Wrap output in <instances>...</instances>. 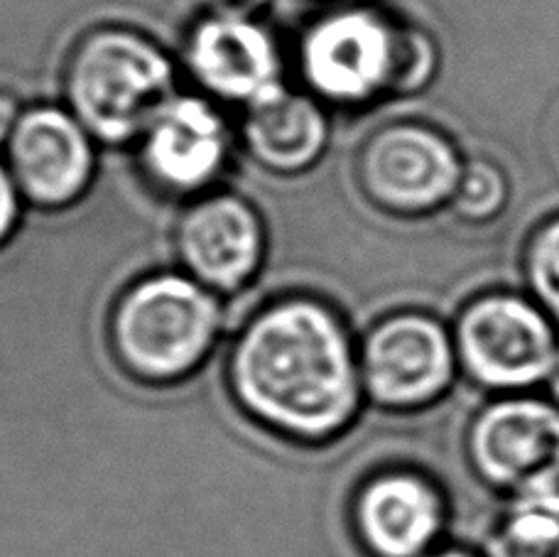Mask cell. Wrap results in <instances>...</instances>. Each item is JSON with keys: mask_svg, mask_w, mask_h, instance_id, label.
<instances>
[{"mask_svg": "<svg viewBox=\"0 0 559 557\" xmlns=\"http://www.w3.org/2000/svg\"><path fill=\"white\" fill-rule=\"evenodd\" d=\"M356 177L373 204L395 214H417L454 194L462 170L444 138L401 123L368 138L358 153Z\"/></svg>", "mask_w": 559, "mask_h": 557, "instance_id": "obj_10", "label": "cell"}, {"mask_svg": "<svg viewBox=\"0 0 559 557\" xmlns=\"http://www.w3.org/2000/svg\"><path fill=\"white\" fill-rule=\"evenodd\" d=\"M224 381L248 420L307 447L352 432L366 398L352 332L312 295L275 297L248 317L228 346Z\"/></svg>", "mask_w": 559, "mask_h": 557, "instance_id": "obj_1", "label": "cell"}, {"mask_svg": "<svg viewBox=\"0 0 559 557\" xmlns=\"http://www.w3.org/2000/svg\"><path fill=\"white\" fill-rule=\"evenodd\" d=\"M23 114L15 104V98L10 96L5 88H0V145H5L10 131H13V126L17 121V116Z\"/></svg>", "mask_w": 559, "mask_h": 557, "instance_id": "obj_20", "label": "cell"}, {"mask_svg": "<svg viewBox=\"0 0 559 557\" xmlns=\"http://www.w3.org/2000/svg\"><path fill=\"white\" fill-rule=\"evenodd\" d=\"M224 327L218 295L182 271L138 277L116 297L104 336L133 381L167 388L197 378Z\"/></svg>", "mask_w": 559, "mask_h": 557, "instance_id": "obj_2", "label": "cell"}, {"mask_svg": "<svg viewBox=\"0 0 559 557\" xmlns=\"http://www.w3.org/2000/svg\"><path fill=\"white\" fill-rule=\"evenodd\" d=\"M175 251L182 273L218 297L234 295L243 291L263 265V218L243 197L206 192L179 216Z\"/></svg>", "mask_w": 559, "mask_h": 557, "instance_id": "obj_8", "label": "cell"}, {"mask_svg": "<svg viewBox=\"0 0 559 557\" xmlns=\"http://www.w3.org/2000/svg\"><path fill=\"white\" fill-rule=\"evenodd\" d=\"M243 108V145L265 170L299 175L324 155L329 118L317 96L280 84Z\"/></svg>", "mask_w": 559, "mask_h": 557, "instance_id": "obj_14", "label": "cell"}, {"mask_svg": "<svg viewBox=\"0 0 559 557\" xmlns=\"http://www.w3.org/2000/svg\"><path fill=\"white\" fill-rule=\"evenodd\" d=\"M423 557H472V555L459 553V550H444V553H432V555H423Z\"/></svg>", "mask_w": 559, "mask_h": 557, "instance_id": "obj_22", "label": "cell"}, {"mask_svg": "<svg viewBox=\"0 0 559 557\" xmlns=\"http://www.w3.org/2000/svg\"><path fill=\"white\" fill-rule=\"evenodd\" d=\"M531 281L540 300L559 317V222L537 236L531 251Z\"/></svg>", "mask_w": 559, "mask_h": 557, "instance_id": "obj_17", "label": "cell"}, {"mask_svg": "<svg viewBox=\"0 0 559 557\" xmlns=\"http://www.w3.org/2000/svg\"><path fill=\"white\" fill-rule=\"evenodd\" d=\"M185 67L206 96L243 106L283 84L275 37L253 15H204L187 35Z\"/></svg>", "mask_w": 559, "mask_h": 557, "instance_id": "obj_12", "label": "cell"}, {"mask_svg": "<svg viewBox=\"0 0 559 557\" xmlns=\"http://www.w3.org/2000/svg\"><path fill=\"white\" fill-rule=\"evenodd\" d=\"M299 72L319 102L358 106L425 79L429 52L419 35L401 33L366 5L317 17L299 39Z\"/></svg>", "mask_w": 559, "mask_h": 557, "instance_id": "obj_4", "label": "cell"}, {"mask_svg": "<svg viewBox=\"0 0 559 557\" xmlns=\"http://www.w3.org/2000/svg\"><path fill=\"white\" fill-rule=\"evenodd\" d=\"M488 557H559V496L518 499Z\"/></svg>", "mask_w": 559, "mask_h": 557, "instance_id": "obj_15", "label": "cell"}, {"mask_svg": "<svg viewBox=\"0 0 559 557\" xmlns=\"http://www.w3.org/2000/svg\"><path fill=\"white\" fill-rule=\"evenodd\" d=\"M476 470L518 499L559 496V411L543 401H503L478 417L472 440Z\"/></svg>", "mask_w": 559, "mask_h": 557, "instance_id": "obj_7", "label": "cell"}, {"mask_svg": "<svg viewBox=\"0 0 559 557\" xmlns=\"http://www.w3.org/2000/svg\"><path fill=\"white\" fill-rule=\"evenodd\" d=\"M459 356L476 381L511 391L550 376L557 346L535 307L515 297H488L462 317Z\"/></svg>", "mask_w": 559, "mask_h": 557, "instance_id": "obj_11", "label": "cell"}, {"mask_svg": "<svg viewBox=\"0 0 559 557\" xmlns=\"http://www.w3.org/2000/svg\"><path fill=\"white\" fill-rule=\"evenodd\" d=\"M552 391H555L557 401H559V354H557V364H555V369H552Z\"/></svg>", "mask_w": 559, "mask_h": 557, "instance_id": "obj_21", "label": "cell"}, {"mask_svg": "<svg viewBox=\"0 0 559 557\" xmlns=\"http://www.w3.org/2000/svg\"><path fill=\"white\" fill-rule=\"evenodd\" d=\"M3 163L27 204L64 209L94 180V138L67 106H29L8 135Z\"/></svg>", "mask_w": 559, "mask_h": 557, "instance_id": "obj_6", "label": "cell"}, {"mask_svg": "<svg viewBox=\"0 0 559 557\" xmlns=\"http://www.w3.org/2000/svg\"><path fill=\"white\" fill-rule=\"evenodd\" d=\"M228 128L206 96H173L138 138L143 175L159 192L202 197L224 173Z\"/></svg>", "mask_w": 559, "mask_h": 557, "instance_id": "obj_9", "label": "cell"}, {"mask_svg": "<svg viewBox=\"0 0 559 557\" xmlns=\"http://www.w3.org/2000/svg\"><path fill=\"white\" fill-rule=\"evenodd\" d=\"M503 202V180L493 167L474 165L462 173L456 187V204L466 216H488Z\"/></svg>", "mask_w": 559, "mask_h": 557, "instance_id": "obj_16", "label": "cell"}, {"mask_svg": "<svg viewBox=\"0 0 559 557\" xmlns=\"http://www.w3.org/2000/svg\"><path fill=\"white\" fill-rule=\"evenodd\" d=\"M348 523L368 557H423L442 531V496L413 470H376L354 489Z\"/></svg>", "mask_w": 559, "mask_h": 557, "instance_id": "obj_13", "label": "cell"}, {"mask_svg": "<svg viewBox=\"0 0 559 557\" xmlns=\"http://www.w3.org/2000/svg\"><path fill=\"white\" fill-rule=\"evenodd\" d=\"M23 202L25 199L20 197L5 163L0 161V246H5L8 238L13 236L20 222V206H23Z\"/></svg>", "mask_w": 559, "mask_h": 557, "instance_id": "obj_18", "label": "cell"}, {"mask_svg": "<svg viewBox=\"0 0 559 557\" xmlns=\"http://www.w3.org/2000/svg\"><path fill=\"white\" fill-rule=\"evenodd\" d=\"M175 64L131 27H94L76 39L64 64L67 108L94 141L138 143L175 94Z\"/></svg>", "mask_w": 559, "mask_h": 557, "instance_id": "obj_3", "label": "cell"}, {"mask_svg": "<svg viewBox=\"0 0 559 557\" xmlns=\"http://www.w3.org/2000/svg\"><path fill=\"white\" fill-rule=\"evenodd\" d=\"M265 0H194V5L204 10V15H253Z\"/></svg>", "mask_w": 559, "mask_h": 557, "instance_id": "obj_19", "label": "cell"}, {"mask_svg": "<svg viewBox=\"0 0 559 557\" xmlns=\"http://www.w3.org/2000/svg\"><path fill=\"white\" fill-rule=\"evenodd\" d=\"M364 395L383 411H413L444 391L454 352L442 327L417 312L376 322L358 344Z\"/></svg>", "mask_w": 559, "mask_h": 557, "instance_id": "obj_5", "label": "cell"}]
</instances>
